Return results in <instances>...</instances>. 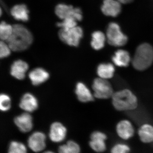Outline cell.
Listing matches in <instances>:
<instances>
[{
	"label": "cell",
	"instance_id": "cell-1",
	"mask_svg": "<svg viewBox=\"0 0 153 153\" xmlns=\"http://www.w3.org/2000/svg\"><path fill=\"white\" fill-rule=\"evenodd\" d=\"M13 33L7 40L11 50L20 52L30 47L33 41V36L30 31L23 25H15L13 26Z\"/></svg>",
	"mask_w": 153,
	"mask_h": 153
},
{
	"label": "cell",
	"instance_id": "cell-2",
	"mask_svg": "<svg viewBox=\"0 0 153 153\" xmlns=\"http://www.w3.org/2000/svg\"><path fill=\"white\" fill-rule=\"evenodd\" d=\"M132 64L135 69L143 71L147 69L153 63V48L150 44L143 43L139 45L136 50Z\"/></svg>",
	"mask_w": 153,
	"mask_h": 153
},
{
	"label": "cell",
	"instance_id": "cell-3",
	"mask_svg": "<svg viewBox=\"0 0 153 153\" xmlns=\"http://www.w3.org/2000/svg\"><path fill=\"white\" fill-rule=\"evenodd\" d=\"M111 98L113 105L118 111L133 110L137 107L138 101L136 96L128 89L114 92Z\"/></svg>",
	"mask_w": 153,
	"mask_h": 153
},
{
	"label": "cell",
	"instance_id": "cell-4",
	"mask_svg": "<svg viewBox=\"0 0 153 153\" xmlns=\"http://www.w3.org/2000/svg\"><path fill=\"white\" fill-rule=\"evenodd\" d=\"M107 38L108 44L115 47L124 46L127 42V36L122 32L119 25L115 22H111L108 26Z\"/></svg>",
	"mask_w": 153,
	"mask_h": 153
},
{
	"label": "cell",
	"instance_id": "cell-5",
	"mask_svg": "<svg viewBox=\"0 0 153 153\" xmlns=\"http://www.w3.org/2000/svg\"><path fill=\"white\" fill-rule=\"evenodd\" d=\"M83 35V30L77 26L68 30L61 29L58 32V36L61 41L73 47H77L79 45Z\"/></svg>",
	"mask_w": 153,
	"mask_h": 153
},
{
	"label": "cell",
	"instance_id": "cell-6",
	"mask_svg": "<svg viewBox=\"0 0 153 153\" xmlns=\"http://www.w3.org/2000/svg\"><path fill=\"white\" fill-rule=\"evenodd\" d=\"M94 97L100 99H107L112 97L114 93L111 83L108 79L96 78L92 84Z\"/></svg>",
	"mask_w": 153,
	"mask_h": 153
},
{
	"label": "cell",
	"instance_id": "cell-7",
	"mask_svg": "<svg viewBox=\"0 0 153 153\" xmlns=\"http://www.w3.org/2000/svg\"><path fill=\"white\" fill-rule=\"evenodd\" d=\"M55 13L58 18L62 20L73 18L77 22H79L82 19V11L80 8H74L72 6L65 4H58L55 7Z\"/></svg>",
	"mask_w": 153,
	"mask_h": 153
},
{
	"label": "cell",
	"instance_id": "cell-8",
	"mask_svg": "<svg viewBox=\"0 0 153 153\" xmlns=\"http://www.w3.org/2000/svg\"><path fill=\"white\" fill-rule=\"evenodd\" d=\"M107 136L103 132L99 131H94L91 134L89 146L96 153H104L107 150Z\"/></svg>",
	"mask_w": 153,
	"mask_h": 153
},
{
	"label": "cell",
	"instance_id": "cell-9",
	"mask_svg": "<svg viewBox=\"0 0 153 153\" xmlns=\"http://www.w3.org/2000/svg\"><path fill=\"white\" fill-rule=\"evenodd\" d=\"M116 132L120 139L128 141L131 139L134 135L135 129L130 121L123 120L120 121L117 124Z\"/></svg>",
	"mask_w": 153,
	"mask_h": 153
},
{
	"label": "cell",
	"instance_id": "cell-10",
	"mask_svg": "<svg viewBox=\"0 0 153 153\" xmlns=\"http://www.w3.org/2000/svg\"><path fill=\"white\" fill-rule=\"evenodd\" d=\"M46 136L41 131H36L32 134L28 140L29 147L35 152H39L46 146Z\"/></svg>",
	"mask_w": 153,
	"mask_h": 153
},
{
	"label": "cell",
	"instance_id": "cell-11",
	"mask_svg": "<svg viewBox=\"0 0 153 153\" xmlns=\"http://www.w3.org/2000/svg\"><path fill=\"white\" fill-rule=\"evenodd\" d=\"M67 129L64 126L59 122H55L51 125L49 130V137L54 143H60L66 138Z\"/></svg>",
	"mask_w": 153,
	"mask_h": 153
},
{
	"label": "cell",
	"instance_id": "cell-12",
	"mask_svg": "<svg viewBox=\"0 0 153 153\" xmlns=\"http://www.w3.org/2000/svg\"><path fill=\"white\" fill-rule=\"evenodd\" d=\"M101 11L105 16L116 17L120 14L121 6L120 2L115 0H104Z\"/></svg>",
	"mask_w": 153,
	"mask_h": 153
},
{
	"label": "cell",
	"instance_id": "cell-13",
	"mask_svg": "<svg viewBox=\"0 0 153 153\" xmlns=\"http://www.w3.org/2000/svg\"><path fill=\"white\" fill-rule=\"evenodd\" d=\"M14 122L22 132H28L33 128V117L28 113H25L17 116L14 119Z\"/></svg>",
	"mask_w": 153,
	"mask_h": 153
},
{
	"label": "cell",
	"instance_id": "cell-14",
	"mask_svg": "<svg viewBox=\"0 0 153 153\" xmlns=\"http://www.w3.org/2000/svg\"><path fill=\"white\" fill-rule=\"evenodd\" d=\"M29 68V65L24 60H16L11 66V75L16 79L22 80L25 79L26 72Z\"/></svg>",
	"mask_w": 153,
	"mask_h": 153
},
{
	"label": "cell",
	"instance_id": "cell-15",
	"mask_svg": "<svg viewBox=\"0 0 153 153\" xmlns=\"http://www.w3.org/2000/svg\"><path fill=\"white\" fill-rule=\"evenodd\" d=\"M38 101L35 96L32 94L27 93L22 96L19 106L27 112H32L38 108Z\"/></svg>",
	"mask_w": 153,
	"mask_h": 153
},
{
	"label": "cell",
	"instance_id": "cell-16",
	"mask_svg": "<svg viewBox=\"0 0 153 153\" xmlns=\"http://www.w3.org/2000/svg\"><path fill=\"white\" fill-rule=\"evenodd\" d=\"M29 76L33 85H38L48 80L49 74L44 68H37L30 71Z\"/></svg>",
	"mask_w": 153,
	"mask_h": 153
},
{
	"label": "cell",
	"instance_id": "cell-17",
	"mask_svg": "<svg viewBox=\"0 0 153 153\" xmlns=\"http://www.w3.org/2000/svg\"><path fill=\"white\" fill-rule=\"evenodd\" d=\"M75 94L79 101L88 102L93 101L94 96L87 86L82 82H77L75 87Z\"/></svg>",
	"mask_w": 153,
	"mask_h": 153
},
{
	"label": "cell",
	"instance_id": "cell-18",
	"mask_svg": "<svg viewBox=\"0 0 153 153\" xmlns=\"http://www.w3.org/2000/svg\"><path fill=\"white\" fill-rule=\"evenodd\" d=\"M140 141L146 144L153 143V126L149 124H144L137 131Z\"/></svg>",
	"mask_w": 153,
	"mask_h": 153
},
{
	"label": "cell",
	"instance_id": "cell-19",
	"mask_svg": "<svg viewBox=\"0 0 153 153\" xmlns=\"http://www.w3.org/2000/svg\"><path fill=\"white\" fill-rule=\"evenodd\" d=\"M114 64L120 67H127L131 62V57L128 52L123 49H119L115 52L112 57Z\"/></svg>",
	"mask_w": 153,
	"mask_h": 153
},
{
	"label": "cell",
	"instance_id": "cell-20",
	"mask_svg": "<svg viewBox=\"0 0 153 153\" xmlns=\"http://www.w3.org/2000/svg\"><path fill=\"white\" fill-rule=\"evenodd\" d=\"M11 14L18 21L27 22L29 19V11L27 6L24 4L15 5L11 10Z\"/></svg>",
	"mask_w": 153,
	"mask_h": 153
},
{
	"label": "cell",
	"instance_id": "cell-21",
	"mask_svg": "<svg viewBox=\"0 0 153 153\" xmlns=\"http://www.w3.org/2000/svg\"><path fill=\"white\" fill-rule=\"evenodd\" d=\"M115 67L111 63H102L100 64L97 68V73L100 78L108 79L113 77Z\"/></svg>",
	"mask_w": 153,
	"mask_h": 153
},
{
	"label": "cell",
	"instance_id": "cell-22",
	"mask_svg": "<svg viewBox=\"0 0 153 153\" xmlns=\"http://www.w3.org/2000/svg\"><path fill=\"white\" fill-rule=\"evenodd\" d=\"M92 40L91 43V47L95 50H100L104 47L105 37L104 33L101 31L94 32L91 35Z\"/></svg>",
	"mask_w": 153,
	"mask_h": 153
},
{
	"label": "cell",
	"instance_id": "cell-23",
	"mask_svg": "<svg viewBox=\"0 0 153 153\" xmlns=\"http://www.w3.org/2000/svg\"><path fill=\"white\" fill-rule=\"evenodd\" d=\"M80 146L75 141L69 140L58 148L59 153H80Z\"/></svg>",
	"mask_w": 153,
	"mask_h": 153
},
{
	"label": "cell",
	"instance_id": "cell-24",
	"mask_svg": "<svg viewBox=\"0 0 153 153\" xmlns=\"http://www.w3.org/2000/svg\"><path fill=\"white\" fill-rule=\"evenodd\" d=\"M13 27L5 22H2L0 25V38L3 41H7L13 33Z\"/></svg>",
	"mask_w": 153,
	"mask_h": 153
},
{
	"label": "cell",
	"instance_id": "cell-25",
	"mask_svg": "<svg viewBox=\"0 0 153 153\" xmlns=\"http://www.w3.org/2000/svg\"><path fill=\"white\" fill-rule=\"evenodd\" d=\"M131 148L124 142L116 143L110 149L109 153H131Z\"/></svg>",
	"mask_w": 153,
	"mask_h": 153
},
{
	"label": "cell",
	"instance_id": "cell-26",
	"mask_svg": "<svg viewBox=\"0 0 153 153\" xmlns=\"http://www.w3.org/2000/svg\"><path fill=\"white\" fill-rule=\"evenodd\" d=\"M8 153H27V147L20 142L13 141L9 145Z\"/></svg>",
	"mask_w": 153,
	"mask_h": 153
},
{
	"label": "cell",
	"instance_id": "cell-27",
	"mask_svg": "<svg viewBox=\"0 0 153 153\" xmlns=\"http://www.w3.org/2000/svg\"><path fill=\"white\" fill-rule=\"evenodd\" d=\"M77 21L73 18H67L63 20L61 22L57 24V26L63 30H68L76 27L77 25Z\"/></svg>",
	"mask_w": 153,
	"mask_h": 153
},
{
	"label": "cell",
	"instance_id": "cell-28",
	"mask_svg": "<svg viewBox=\"0 0 153 153\" xmlns=\"http://www.w3.org/2000/svg\"><path fill=\"white\" fill-rule=\"evenodd\" d=\"M0 108L2 111H7L11 108V99L5 94H2L0 96Z\"/></svg>",
	"mask_w": 153,
	"mask_h": 153
},
{
	"label": "cell",
	"instance_id": "cell-29",
	"mask_svg": "<svg viewBox=\"0 0 153 153\" xmlns=\"http://www.w3.org/2000/svg\"><path fill=\"white\" fill-rule=\"evenodd\" d=\"M11 49L8 44L3 41L0 43V57L1 58H5L10 55Z\"/></svg>",
	"mask_w": 153,
	"mask_h": 153
},
{
	"label": "cell",
	"instance_id": "cell-30",
	"mask_svg": "<svg viewBox=\"0 0 153 153\" xmlns=\"http://www.w3.org/2000/svg\"><path fill=\"white\" fill-rule=\"evenodd\" d=\"M119 2L122 3V4H126L128 3L131 2L130 0H117Z\"/></svg>",
	"mask_w": 153,
	"mask_h": 153
},
{
	"label": "cell",
	"instance_id": "cell-31",
	"mask_svg": "<svg viewBox=\"0 0 153 153\" xmlns=\"http://www.w3.org/2000/svg\"><path fill=\"white\" fill-rule=\"evenodd\" d=\"M44 153H55L54 152H52V151H47V152H44Z\"/></svg>",
	"mask_w": 153,
	"mask_h": 153
},
{
	"label": "cell",
	"instance_id": "cell-32",
	"mask_svg": "<svg viewBox=\"0 0 153 153\" xmlns=\"http://www.w3.org/2000/svg\"><path fill=\"white\" fill-rule=\"evenodd\" d=\"M131 1H133V0H130Z\"/></svg>",
	"mask_w": 153,
	"mask_h": 153
}]
</instances>
